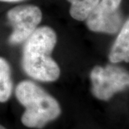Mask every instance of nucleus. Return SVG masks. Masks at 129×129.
Wrapping results in <instances>:
<instances>
[{
	"instance_id": "7ed1b4c3",
	"label": "nucleus",
	"mask_w": 129,
	"mask_h": 129,
	"mask_svg": "<svg viewBox=\"0 0 129 129\" xmlns=\"http://www.w3.org/2000/svg\"><path fill=\"white\" fill-rule=\"evenodd\" d=\"M92 95L101 101H108L116 92L128 86V73L122 68L112 64L97 65L90 72Z\"/></svg>"
},
{
	"instance_id": "20e7f679",
	"label": "nucleus",
	"mask_w": 129,
	"mask_h": 129,
	"mask_svg": "<svg viewBox=\"0 0 129 129\" xmlns=\"http://www.w3.org/2000/svg\"><path fill=\"white\" fill-rule=\"evenodd\" d=\"M122 0H101L85 19L92 32L113 35L122 27L123 14L120 9Z\"/></svg>"
},
{
	"instance_id": "0eeeda50",
	"label": "nucleus",
	"mask_w": 129,
	"mask_h": 129,
	"mask_svg": "<svg viewBox=\"0 0 129 129\" xmlns=\"http://www.w3.org/2000/svg\"><path fill=\"white\" fill-rule=\"evenodd\" d=\"M12 88L10 65L5 58L0 57V103H5L9 100Z\"/></svg>"
},
{
	"instance_id": "f03ea898",
	"label": "nucleus",
	"mask_w": 129,
	"mask_h": 129,
	"mask_svg": "<svg viewBox=\"0 0 129 129\" xmlns=\"http://www.w3.org/2000/svg\"><path fill=\"white\" fill-rule=\"evenodd\" d=\"M15 95L18 101L25 108L21 121L27 128H43L61 114L58 101L32 81L20 82L16 88Z\"/></svg>"
},
{
	"instance_id": "6e6552de",
	"label": "nucleus",
	"mask_w": 129,
	"mask_h": 129,
	"mask_svg": "<svg viewBox=\"0 0 129 129\" xmlns=\"http://www.w3.org/2000/svg\"><path fill=\"white\" fill-rule=\"evenodd\" d=\"M70 3V14L75 20L84 21L101 0H67Z\"/></svg>"
},
{
	"instance_id": "423d86ee",
	"label": "nucleus",
	"mask_w": 129,
	"mask_h": 129,
	"mask_svg": "<svg viewBox=\"0 0 129 129\" xmlns=\"http://www.w3.org/2000/svg\"><path fill=\"white\" fill-rule=\"evenodd\" d=\"M109 60L112 63H118L122 61L128 62L129 59V21L124 22L119 34L112 46L109 53Z\"/></svg>"
},
{
	"instance_id": "f257e3e1",
	"label": "nucleus",
	"mask_w": 129,
	"mask_h": 129,
	"mask_svg": "<svg viewBox=\"0 0 129 129\" xmlns=\"http://www.w3.org/2000/svg\"><path fill=\"white\" fill-rule=\"evenodd\" d=\"M56 44L57 35L52 28L37 27L24 42L22 58L24 71L37 80H57L60 77V67L50 56Z\"/></svg>"
},
{
	"instance_id": "1a4fd4ad",
	"label": "nucleus",
	"mask_w": 129,
	"mask_h": 129,
	"mask_svg": "<svg viewBox=\"0 0 129 129\" xmlns=\"http://www.w3.org/2000/svg\"><path fill=\"white\" fill-rule=\"evenodd\" d=\"M22 1H24V0H0V2H7V3H15V2H19Z\"/></svg>"
},
{
	"instance_id": "9d476101",
	"label": "nucleus",
	"mask_w": 129,
	"mask_h": 129,
	"mask_svg": "<svg viewBox=\"0 0 129 129\" xmlns=\"http://www.w3.org/2000/svg\"><path fill=\"white\" fill-rule=\"evenodd\" d=\"M0 129H7V128H6L5 127H4V126H3L2 125L0 124Z\"/></svg>"
},
{
	"instance_id": "39448f33",
	"label": "nucleus",
	"mask_w": 129,
	"mask_h": 129,
	"mask_svg": "<svg viewBox=\"0 0 129 129\" xmlns=\"http://www.w3.org/2000/svg\"><path fill=\"white\" fill-rule=\"evenodd\" d=\"M7 17L13 28L9 37V44L24 42L35 31L42 18L41 9L35 5H19L9 9Z\"/></svg>"
}]
</instances>
